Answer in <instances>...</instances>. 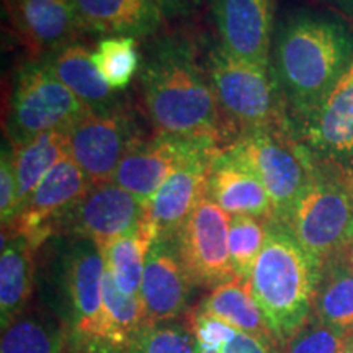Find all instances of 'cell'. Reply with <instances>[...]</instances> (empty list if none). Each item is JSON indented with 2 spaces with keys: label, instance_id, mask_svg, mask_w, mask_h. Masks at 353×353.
Returning <instances> with one entry per match:
<instances>
[{
  "label": "cell",
  "instance_id": "41",
  "mask_svg": "<svg viewBox=\"0 0 353 353\" xmlns=\"http://www.w3.org/2000/svg\"><path fill=\"white\" fill-rule=\"evenodd\" d=\"M352 70H353V65H352Z\"/></svg>",
  "mask_w": 353,
  "mask_h": 353
},
{
  "label": "cell",
  "instance_id": "8",
  "mask_svg": "<svg viewBox=\"0 0 353 353\" xmlns=\"http://www.w3.org/2000/svg\"><path fill=\"white\" fill-rule=\"evenodd\" d=\"M90 113L43 59H30L17 70L8 100L7 143L12 148L44 132L70 130Z\"/></svg>",
  "mask_w": 353,
  "mask_h": 353
},
{
  "label": "cell",
  "instance_id": "18",
  "mask_svg": "<svg viewBox=\"0 0 353 353\" xmlns=\"http://www.w3.org/2000/svg\"><path fill=\"white\" fill-rule=\"evenodd\" d=\"M219 152L188 162L170 175L154 193L148 205V221L156 237L179 234L198 203L206 196L210 170Z\"/></svg>",
  "mask_w": 353,
  "mask_h": 353
},
{
  "label": "cell",
  "instance_id": "29",
  "mask_svg": "<svg viewBox=\"0 0 353 353\" xmlns=\"http://www.w3.org/2000/svg\"><path fill=\"white\" fill-rule=\"evenodd\" d=\"M272 221L255 216H231L229 224V257L236 278L249 281L250 273L267 242Z\"/></svg>",
  "mask_w": 353,
  "mask_h": 353
},
{
  "label": "cell",
  "instance_id": "14",
  "mask_svg": "<svg viewBox=\"0 0 353 353\" xmlns=\"http://www.w3.org/2000/svg\"><path fill=\"white\" fill-rule=\"evenodd\" d=\"M92 180L81 167L65 156L41 180L21 208L15 223L2 231L25 236L34 249L54 237L57 223L92 188Z\"/></svg>",
  "mask_w": 353,
  "mask_h": 353
},
{
  "label": "cell",
  "instance_id": "26",
  "mask_svg": "<svg viewBox=\"0 0 353 353\" xmlns=\"http://www.w3.org/2000/svg\"><path fill=\"white\" fill-rule=\"evenodd\" d=\"M12 151L21 211L48 172L68 156L65 132H44L17 148H12Z\"/></svg>",
  "mask_w": 353,
  "mask_h": 353
},
{
  "label": "cell",
  "instance_id": "25",
  "mask_svg": "<svg viewBox=\"0 0 353 353\" xmlns=\"http://www.w3.org/2000/svg\"><path fill=\"white\" fill-rule=\"evenodd\" d=\"M72 334L50 311H25L2 330L0 353H68Z\"/></svg>",
  "mask_w": 353,
  "mask_h": 353
},
{
  "label": "cell",
  "instance_id": "21",
  "mask_svg": "<svg viewBox=\"0 0 353 353\" xmlns=\"http://www.w3.org/2000/svg\"><path fill=\"white\" fill-rule=\"evenodd\" d=\"M43 61L90 112H110L123 105L113 88L100 76L92 52L83 44L70 43L43 57Z\"/></svg>",
  "mask_w": 353,
  "mask_h": 353
},
{
  "label": "cell",
  "instance_id": "32",
  "mask_svg": "<svg viewBox=\"0 0 353 353\" xmlns=\"http://www.w3.org/2000/svg\"><path fill=\"white\" fill-rule=\"evenodd\" d=\"M352 332L311 314L283 342L285 353H342Z\"/></svg>",
  "mask_w": 353,
  "mask_h": 353
},
{
  "label": "cell",
  "instance_id": "19",
  "mask_svg": "<svg viewBox=\"0 0 353 353\" xmlns=\"http://www.w3.org/2000/svg\"><path fill=\"white\" fill-rule=\"evenodd\" d=\"M81 32L110 37L148 38L167 15L162 0H74Z\"/></svg>",
  "mask_w": 353,
  "mask_h": 353
},
{
  "label": "cell",
  "instance_id": "13",
  "mask_svg": "<svg viewBox=\"0 0 353 353\" xmlns=\"http://www.w3.org/2000/svg\"><path fill=\"white\" fill-rule=\"evenodd\" d=\"M291 125L316 162L353 176V70L319 108Z\"/></svg>",
  "mask_w": 353,
  "mask_h": 353
},
{
  "label": "cell",
  "instance_id": "24",
  "mask_svg": "<svg viewBox=\"0 0 353 353\" xmlns=\"http://www.w3.org/2000/svg\"><path fill=\"white\" fill-rule=\"evenodd\" d=\"M312 314L334 327L353 330V267L348 250L322 265Z\"/></svg>",
  "mask_w": 353,
  "mask_h": 353
},
{
  "label": "cell",
  "instance_id": "31",
  "mask_svg": "<svg viewBox=\"0 0 353 353\" xmlns=\"http://www.w3.org/2000/svg\"><path fill=\"white\" fill-rule=\"evenodd\" d=\"M128 353H198L192 322L183 319L148 322L132 337Z\"/></svg>",
  "mask_w": 353,
  "mask_h": 353
},
{
  "label": "cell",
  "instance_id": "27",
  "mask_svg": "<svg viewBox=\"0 0 353 353\" xmlns=\"http://www.w3.org/2000/svg\"><path fill=\"white\" fill-rule=\"evenodd\" d=\"M101 303H103V324H101L100 339L126 348L132 337L149 322L143 301L139 296L125 293L114 281L112 273L105 268Z\"/></svg>",
  "mask_w": 353,
  "mask_h": 353
},
{
  "label": "cell",
  "instance_id": "7",
  "mask_svg": "<svg viewBox=\"0 0 353 353\" xmlns=\"http://www.w3.org/2000/svg\"><path fill=\"white\" fill-rule=\"evenodd\" d=\"M267 190L276 223H285L311 182L314 159L296 138L293 125L241 132L228 145Z\"/></svg>",
  "mask_w": 353,
  "mask_h": 353
},
{
  "label": "cell",
  "instance_id": "10",
  "mask_svg": "<svg viewBox=\"0 0 353 353\" xmlns=\"http://www.w3.org/2000/svg\"><path fill=\"white\" fill-rule=\"evenodd\" d=\"M219 143L203 136H182L156 132L139 141L123 159L112 182L149 205L161 185L198 157L223 151Z\"/></svg>",
  "mask_w": 353,
  "mask_h": 353
},
{
  "label": "cell",
  "instance_id": "30",
  "mask_svg": "<svg viewBox=\"0 0 353 353\" xmlns=\"http://www.w3.org/2000/svg\"><path fill=\"white\" fill-rule=\"evenodd\" d=\"M100 76L114 92L130 85L141 69V54L136 38L110 37L100 39L92 52Z\"/></svg>",
  "mask_w": 353,
  "mask_h": 353
},
{
  "label": "cell",
  "instance_id": "12",
  "mask_svg": "<svg viewBox=\"0 0 353 353\" xmlns=\"http://www.w3.org/2000/svg\"><path fill=\"white\" fill-rule=\"evenodd\" d=\"M229 224L231 216L205 196L176 234L193 286L213 290L236 278L229 257Z\"/></svg>",
  "mask_w": 353,
  "mask_h": 353
},
{
  "label": "cell",
  "instance_id": "37",
  "mask_svg": "<svg viewBox=\"0 0 353 353\" xmlns=\"http://www.w3.org/2000/svg\"><path fill=\"white\" fill-rule=\"evenodd\" d=\"M324 2L332 6L335 10H339L343 17L353 21V0H324Z\"/></svg>",
  "mask_w": 353,
  "mask_h": 353
},
{
  "label": "cell",
  "instance_id": "23",
  "mask_svg": "<svg viewBox=\"0 0 353 353\" xmlns=\"http://www.w3.org/2000/svg\"><path fill=\"white\" fill-rule=\"evenodd\" d=\"M203 314L216 317L237 332L247 334L270 345H278V339L268 325L259 303L255 301L249 281L232 278L216 286L195 309Z\"/></svg>",
  "mask_w": 353,
  "mask_h": 353
},
{
  "label": "cell",
  "instance_id": "4",
  "mask_svg": "<svg viewBox=\"0 0 353 353\" xmlns=\"http://www.w3.org/2000/svg\"><path fill=\"white\" fill-rule=\"evenodd\" d=\"M319 272L293 232L272 221L249 286L278 342L283 343L312 314Z\"/></svg>",
  "mask_w": 353,
  "mask_h": 353
},
{
  "label": "cell",
  "instance_id": "22",
  "mask_svg": "<svg viewBox=\"0 0 353 353\" xmlns=\"http://www.w3.org/2000/svg\"><path fill=\"white\" fill-rule=\"evenodd\" d=\"M37 249L25 236L2 231L0 254V324L6 330L26 311L37 281Z\"/></svg>",
  "mask_w": 353,
  "mask_h": 353
},
{
  "label": "cell",
  "instance_id": "17",
  "mask_svg": "<svg viewBox=\"0 0 353 353\" xmlns=\"http://www.w3.org/2000/svg\"><path fill=\"white\" fill-rule=\"evenodd\" d=\"M8 19L32 59L76 41L81 32L74 0H6Z\"/></svg>",
  "mask_w": 353,
  "mask_h": 353
},
{
  "label": "cell",
  "instance_id": "35",
  "mask_svg": "<svg viewBox=\"0 0 353 353\" xmlns=\"http://www.w3.org/2000/svg\"><path fill=\"white\" fill-rule=\"evenodd\" d=\"M68 353H128V350L99 337L72 335Z\"/></svg>",
  "mask_w": 353,
  "mask_h": 353
},
{
  "label": "cell",
  "instance_id": "39",
  "mask_svg": "<svg viewBox=\"0 0 353 353\" xmlns=\"http://www.w3.org/2000/svg\"><path fill=\"white\" fill-rule=\"evenodd\" d=\"M198 353H219V352H218V350H211V348H206V347L198 345Z\"/></svg>",
  "mask_w": 353,
  "mask_h": 353
},
{
  "label": "cell",
  "instance_id": "6",
  "mask_svg": "<svg viewBox=\"0 0 353 353\" xmlns=\"http://www.w3.org/2000/svg\"><path fill=\"white\" fill-rule=\"evenodd\" d=\"M206 70L219 107L237 136L291 125L272 65L265 68L241 59L219 43L208 52Z\"/></svg>",
  "mask_w": 353,
  "mask_h": 353
},
{
  "label": "cell",
  "instance_id": "15",
  "mask_svg": "<svg viewBox=\"0 0 353 353\" xmlns=\"http://www.w3.org/2000/svg\"><path fill=\"white\" fill-rule=\"evenodd\" d=\"M192 288L176 236L156 237L145 255L139 291L148 321L182 319Z\"/></svg>",
  "mask_w": 353,
  "mask_h": 353
},
{
  "label": "cell",
  "instance_id": "2",
  "mask_svg": "<svg viewBox=\"0 0 353 353\" xmlns=\"http://www.w3.org/2000/svg\"><path fill=\"white\" fill-rule=\"evenodd\" d=\"M141 87L156 132L203 136L223 148L237 138L219 107L208 70L187 39L169 37L152 43L141 69Z\"/></svg>",
  "mask_w": 353,
  "mask_h": 353
},
{
  "label": "cell",
  "instance_id": "34",
  "mask_svg": "<svg viewBox=\"0 0 353 353\" xmlns=\"http://www.w3.org/2000/svg\"><path fill=\"white\" fill-rule=\"evenodd\" d=\"M219 353H280L278 345H270L250 335L232 330V334L224 341Z\"/></svg>",
  "mask_w": 353,
  "mask_h": 353
},
{
  "label": "cell",
  "instance_id": "5",
  "mask_svg": "<svg viewBox=\"0 0 353 353\" xmlns=\"http://www.w3.org/2000/svg\"><path fill=\"white\" fill-rule=\"evenodd\" d=\"M281 224L319 268L347 252L353 244V176L314 161L311 182Z\"/></svg>",
  "mask_w": 353,
  "mask_h": 353
},
{
  "label": "cell",
  "instance_id": "1",
  "mask_svg": "<svg viewBox=\"0 0 353 353\" xmlns=\"http://www.w3.org/2000/svg\"><path fill=\"white\" fill-rule=\"evenodd\" d=\"M270 65L291 123L303 120L352 69V28L332 13L288 12L275 25Z\"/></svg>",
  "mask_w": 353,
  "mask_h": 353
},
{
  "label": "cell",
  "instance_id": "16",
  "mask_svg": "<svg viewBox=\"0 0 353 353\" xmlns=\"http://www.w3.org/2000/svg\"><path fill=\"white\" fill-rule=\"evenodd\" d=\"M219 43L249 63L270 65L275 0H208Z\"/></svg>",
  "mask_w": 353,
  "mask_h": 353
},
{
  "label": "cell",
  "instance_id": "36",
  "mask_svg": "<svg viewBox=\"0 0 353 353\" xmlns=\"http://www.w3.org/2000/svg\"><path fill=\"white\" fill-rule=\"evenodd\" d=\"M196 0H162L167 13H180L188 10Z\"/></svg>",
  "mask_w": 353,
  "mask_h": 353
},
{
  "label": "cell",
  "instance_id": "3",
  "mask_svg": "<svg viewBox=\"0 0 353 353\" xmlns=\"http://www.w3.org/2000/svg\"><path fill=\"white\" fill-rule=\"evenodd\" d=\"M38 286L48 311L59 317L72 335L101 337L105 275L103 252L82 237L56 236L44 244Z\"/></svg>",
  "mask_w": 353,
  "mask_h": 353
},
{
  "label": "cell",
  "instance_id": "38",
  "mask_svg": "<svg viewBox=\"0 0 353 353\" xmlns=\"http://www.w3.org/2000/svg\"><path fill=\"white\" fill-rule=\"evenodd\" d=\"M342 353H353V332L350 334V337H348V341L345 343V347H343Z\"/></svg>",
  "mask_w": 353,
  "mask_h": 353
},
{
  "label": "cell",
  "instance_id": "20",
  "mask_svg": "<svg viewBox=\"0 0 353 353\" xmlns=\"http://www.w3.org/2000/svg\"><path fill=\"white\" fill-rule=\"evenodd\" d=\"M206 196L229 216L247 214L268 221L275 218L273 203L259 176L229 148L214 159Z\"/></svg>",
  "mask_w": 353,
  "mask_h": 353
},
{
  "label": "cell",
  "instance_id": "33",
  "mask_svg": "<svg viewBox=\"0 0 353 353\" xmlns=\"http://www.w3.org/2000/svg\"><path fill=\"white\" fill-rule=\"evenodd\" d=\"M20 211L19 187H17L15 167H13L12 145L3 143L0 154V218L2 229L10 228L15 223Z\"/></svg>",
  "mask_w": 353,
  "mask_h": 353
},
{
  "label": "cell",
  "instance_id": "28",
  "mask_svg": "<svg viewBox=\"0 0 353 353\" xmlns=\"http://www.w3.org/2000/svg\"><path fill=\"white\" fill-rule=\"evenodd\" d=\"M154 239L156 234L149 221H145L136 231L118 237L117 241L110 242L105 249H101L105 268L112 273L118 286L131 296H139L145 255Z\"/></svg>",
  "mask_w": 353,
  "mask_h": 353
},
{
  "label": "cell",
  "instance_id": "9",
  "mask_svg": "<svg viewBox=\"0 0 353 353\" xmlns=\"http://www.w3.org/2000/svg\"><path fill=\"white\" fill-rule=\"evenodd\" d=\"M143 139L125 105L110 112H90L65 131L68 156L94 185L112 182L126 154Z\"/></svg>",
  "mask_w": 353,
  "mask_h": 353
},
{
  "label": "cell",
  "instance_id": "40",
  "mask_svg": "<svg viewBox=\"0 0 353 353\" xmlns=\"http://www.w3.org/2000/svg\"><path fill=\"white\" fill-rule=\"evenodd\" d=\"M348 257H350V262H352V267H353V244L350 249H348Z\"/></svg>",
  "mask_w": 353,
  "mask_h": 353
},
{
  "label": "cell",
  "instance_id": "11",
  "mask_svg": "<svg viewBox=\"0 0 353 353\" xmlns=\"http://www.w3.org/2000/svg\"><path fill=\"white\" fill-rule=\"evenodd\" d=\"M148 221V205L114 182L95 183L57 223L56 236L82 237L105 249Z\"/></svg>",
  "mask_w": 353,
  "mask_h": 353
}]
</instances>
